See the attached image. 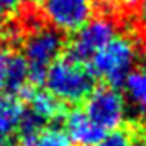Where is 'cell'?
Listing matches in <instances>:
<instances>
[{
  "instance_id": "6da1fadb",
  "label": "cell",
  "mask_w": 146,
  "mask_h": 146,
  "mask_svg": "<svg viewBox=\"0 0 146 146\" xmlns=\"http://www.w3.org/2000/svg\"><path fill=\"white\" fill-rule=\"evenodd\" d=\"M44 86L49 94L62 104H77L89 97L95 89V80L82 62L72 58H58L46 71Z\"/></svg>"
},
{
  "instance_id": "7a4b0ae2",
  "label": "cell",
  "mask_w": 146,
  "mask_h": 146,
  "mask_svg": "<svg viewBox=\"0 0 146 146\" xmlns=\"http://www.w3.org/2000/svg\"><path fill=\"white\" fill-rule=\"evenodd\" d=\"M138 59V43L130 35H117L107 46L94 56L90 62V72L107 86H121L128 74L135 69Z\"/></svg>"
},
{
  "instance_id": "3957f363",
  "label": "cell",
  "mask_w": 146,
  "mask_h": 146,
  "mask_svg": "<svg viewBox=\"0 0 146 146\" xmlns=\"http://www.w3.org/2000/svg\"><path fill=\"white\" fill-rule=\"evenodd\" d=\"M64 41L59 31L53 28H36L23 41V59L30 71L33 84L43 82L46 71L59 58Z\"/></svg>"
},
{
  "instance_id": "277c9868",
  "label": "cell",
  "mask_w": 146,
  "mask_h": 146,
  "mask_svg": "<svg viewBox=\"0 0 146 146\" xmlns=\"http://www.w3.org/2000/svg\"><path fill=\"white\" fill-rule=\"evenodd\" d=\"M117 36V21L108 15L92 17L84 27H80L69 44V58L77 62L90 61L104 46Z\"/></svg>"
},
{
  "instance_id": "5b68a950",
  "label": "cell",
  "mask_w": 146,
  "mask_h": 146,
  "mask_svg": "<svg viewBox=\"0 0 146 146\" xmlns=\"http://www.w3.org/2000/svg\"><path fill=\"white\" fill-rule=\"evenodd\" d=\"M84 112L104 131L118 130L126 118V100L110 86H99L86 99Z\"/></svg>"
},
{
  "instance_id": "8992f818",
  "label": "cell",
  "mask_w": 146,
  "mask_h": 146,
  "mask_svg": "<svg viewBox=\"0 0 146 146\" xmlns=\"http://www.w3.org/2000/svg\"><path fill=\"white\" fill-rule=\"evenodd\" d=\"M95 0H43L41 12L49 27L61 33H76L94 17Z\"/></svg>"
},
{
  "instance_id": "52a82bcc",
  "label": "cell",
  "mask_w": 146,
  "mask_h": 146,
  "mask_svg": "<svg viewBox=\"0 0 146 146\" xmlns=\"http://www.w3.org/2000/svg\"><path fill=\"white\" fill-rule=\"evenodd\" d=\"M64 131L74 146H99L105 136V131L89 118L84 110H71L66 115Z\"/></svg>"
},
{
  "instance_id": "ba28073f",
  "label": "cell",
  "mask_w": 146,
  "mask_h": 146,
  "mask_svg": "<svg viewBox=\"0 0 146 146\" xmlns=\"http://www.w3.org/2000/svg\"><path fill=\"white\" fill-rule=\"evenodd\" d=\"M25 105L17 95H0V141H12L25 118Z\"/></svg>"
},
{
  "instance_id": "9c48e42d",
  "label": "cell",
  "mask_w": 146,
  "mask_h": 146,
  "mask_svg": "<svg viewBox=\"0 0 146 146\" xmlns=\"http://www.w3.org/2000/svg\"><path fill=\"white\" fill-rule=\"evenodd\" d=\"M28 115L41 125L58 120L64 112V104L48 90H28Z\"/></svg>"
},
{
  "instance_id": "30bf717a",
  "label": "cell",
  "mask_w": 146,
  "mask_h": 146,
  "mask_svg": "<svg viewBox=\"0 0 146 146\" xmlns=\"http://www.w3.org/2000/svg\"><path fill=\"white\" fill-rule=\"evenodd\" d=\"M21 146H72L64 130L58 126H41L20 130Z\"/></svg>"
},
{
  "instance_id": "8fae6325",
  "label": "cell",
  "mask_w": 146,
  "mask_h": 146,
  "mask_svg": "<svg viewBox=\"0 0 146 146\" xmlns=\"http://www.w3.org/2000/svg\"><path fill=\"white\" fill-rule=\"evenodd\" d=\"M125 99L135 110L146 113V66L135 67L123 82Z\"/></svg>"
},
{
  "instance_id": "7c38bea8",
  "label": "cell",
  "mask_w": 146,
  "mask_h": 146,
  "mask_svg": "<svg viewBox=\"0 0 146 146\" xmlns=\"http://www.w3.org/2000/svg\"><path fill=\"white\" fill-rule=\"evenodd\" d=\"M28 82H31L30 71H28V66L23 56L12 54L7 69V89L13 95L20 92H28Z\"/></svg>"
},
{
  "instance_id": "4fadbf2b",
  "label": "cell",
  "mask_w": 146,
  "mask_h": 146,
  "mask_svg": "<svg viewBox=\"0 0 146 146\" xmlns=\"http://www.w3.org/2000/svg\"><path fill=\"white\" fill-rule=\"evenodd\" d=\"M99 146H135V145H133L131 136L126 131L113 130L110 133H105V136L100 141Z\"/></svg>"
},
{
  "instance_id": "5bb4252c",
  "label": "cell",
  "mask_w": 146,
  "mask_h": 146,
  "mask_svg": "<svg viewBox=\"0 0 146 146\" xmlns=\"http://www.w3.org/2000/svg\"><path fill=\"white\" fill-rule=\"evenodd\" d=\"M12 54L7 49L0 48V92H3L7 89V69H8V61Z\"/></svg>"
},
{
  "instance_id": "9a60e30c",
  "label": "cell",
  "mask_w": 146,
  "mask_h": 146,
  "mask_svg": "<svg viewBox=\"0 0 146 146\" xmlns=\"http://www.w3.org/2000/svg\"><path fill=\"white\" fill-rule=\"evenodd\" d=\"M0 5L5 13H17L20 10L21 0H0Z\"/></svg>"
},
{
  "instance_id": "2e32d148",
  "label": "cell",
  "mask_w": 146,
  "mask_h": 146,
  "mask_svg": "<svg viewBox=\"0 0 146 146\" xmlns=\"http://www.w3.org/2000/svg\"><path fill=\"white\" fill-rule=\"evenodd\" d=\"M112 2L117 7L123 8V10H135V8H138L141 5L143 0H112Z\"/></svg>"
},
{
  "instance_id": "e0dca14e",
  "label": "cell",
  "mask_w": 146,
  "mask_h": 146,
  "mask_svg": "<svg viewBox=\"0 0 146 146\" xmlns=\"http://www.w3.org/2000/svg\"><path fill=\"white\" fill-rule=\"evenodd\" d=\"M139 21L146 28V0H143L141 5H139Z\"/></svg>"
},
{
  "instance_id": "ac0fdd59",
  "label": "cell",
  "mask_w": 146,
  "mask_h": 146,
  "mask_svg": "<svg viewBox=\"0 0 146 146\" xmlns=\"http://www.w3.org/2000/svg\"><path fill=\"white\" fill-rule=\"evenodd\" d=\"M21 2H27V3H30V5H36V3H41L43 0H21Z\"/></svg>"
},
{
  "instance_id": "d6986e66",
  "label": "cell",
  "mask_w": 146,
  "mask_h": 146,
  "mask_svg": "<svg viewBox=\"0 0 146 146\" xmlns=\"http://www.w3.org/2000/svg\"><path fill=\"white\" fill-rule=\"evenodd\" d=\"M5 12H3V8H2V5H0V23H2V21H3V18H5Z\"/></svg>"
},
{
  "instance_id": "ffe728a7",
  "label": "cell",
  "mask_w": 146,
  "mask_h": 146,
  "mask_svg": "<svg viewBox=\"0 0 146 146\" xmlns=\"http://www.w3.org/2000/svg\"><path fill=\"white\" fill-rule=\"evenodd\" d=\"M145 146H146V145H145Z\"/></svg>"
}]
</instances>
